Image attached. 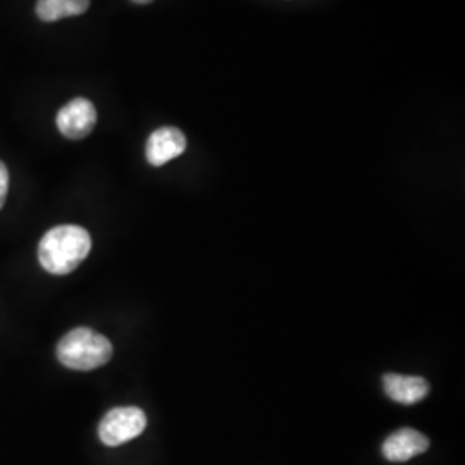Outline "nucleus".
<instances>
[{
	"instance_id": "423d86ee",
	"label": "nucleus",
	"mask_w": 465,
	"mask_h": 465,
	"mask_svg": "<svg viewBox=\"0 0 465 465\" xmlns=\"http://www.w3.org/2000/svg\"><path fill=\"white\" fill-rule=\"evenodd\" d=\"M430 440L412 428H401L390 434L382 443V457L390 462H407L428 451Z\"/></svg>"
},
{
	"instance_id": "6e6552de",
	"label": "nucleus",
	"mask_w": 465,
	"mask_h": 465,
	"mask_svg": "<svg viewBox=\"0 0 465 465\" xmlns=\"http://www.w3.org/2000/svg\"><path fill=\"white\" fill-rule=\"evenodd\" d=\"M90 7V0H38L36 16L45 23L80 16Z\"/></svg>"
},
{
	"instance_id": "20e7f679",
	"label": "nucleus",
	"mask_w": 465,
	"mask_h": 465,
	"mask_svg": "<svg viewBox=\"0 0 465 465\" xmlns=\"http://www.w3.org/2000/svg\"><path fill=\"white\" fill-rule=\"evenodd\" d=\"M55 123L59 132L69 140H84L97 124V109L90 100L78 97L59 111Z\"/></svg>"
},
{
	"instance_id": "f257e3e1",
	"label": "nucleus",
	"mask_w": 465,
	"mask_h": 465,
	"mask_svg": "<svg viewBox=\"0 0 465 465\" xmlns=\"http://www.w3.org/2000/svg\"><path fill=\"white\" fill-rule=\"evenodd\" d=\"M90 250V232L76 224H61L42 236L38 261L50 274L66 276L84 262Z\"/></svg>"
},
{
	"instance_id": "9d476101",
	"label": "nucleus",
	"mask_w": 465,
	"mask_h": 465,
	"mask_svg": "<svg viewBox=\"0 0 465 465\" xmlns=\"http://www.w3.org/2000/svg\"><path fill=\"white\" fill-rule=\"evenodd\" d=\"M134 4H150V2H153V0H134Z\"/></svg>"
},
{
	"instance_id": "39448f33",
	"label": "nucleus",
	"mask_w": 465,
	"mask_h": 465,
	"mask_svg": "<svg viewBox=\"0 0 465 465\" xmlns=\"http://www.w3.org/2000/svg\"><path fill=\"white\" fill-rule=\"evenodd\" d=\"M186 149V136L174 126H163L150 134L145 155L150 166L161 167L180 157Z\"/></svg>"
},
{
	"instance_id": "f03ea898",
	"label": "nucleus",
	"mask_w": 465,
	"mask_h": 465,
	"mask_svg": "<svg viewBox=\"0 0 465 465\" xmlns=\"http://www.w3.org/2000/svg\"><path fill=\"white\" fill-rule=\"evenodd\" d=\"M55 355L73 371H94L105 366L113 357L111 341L90 328H76L59 341Z\"/></svg>"
},
{
	"instance_id": "0eeeda50",
	"label": "nucleus",
	"mask_w": 465,
	"mask_h": 465,
	"mask_svg": "<svg viewBox=\"0 0 465 465\" xmlns=\"http://www.w3.org/2000/svg\"><path fill=\"white\" fill-rule=\"evenodd\" d=\"M382 386L390 399L403 405H414L426 399L430 393V384L419 376H401L390 372L382 376Z\"/></svg>"
},
{
	"instance_id": "7ed1b4c3",
	"label": "nucleus",
	"mask_w": 465,
	"mask_h": 465,
	"mask_svg": "<svg viewBox=\"0 0 465 465\" xmlns=\"http://www.w3.org/2000/svg\"><path fill=\"white\" fill-rule=\"evenodd\" d=\"M147 428V416L138 407H116L99 424L100 441L105 447H121L138 438Z\"/></svg>"
},
{
	"instance_id": "1a4fd4ad",
	"label": "nucleus",
	"mask_w": 465,
	"mask_h": 465,
	"mask_svg": "<svg viewBox=\"0 0 465 465\" xmlns=\"http://www.w3.org/2000/svg\"><path fill=\"white\" fill-rule=\"evenodd\" d=\"M7 192H9V171H7L5 164L0 161V209L5 205Z\"/></svg>"
}]
</instances>
